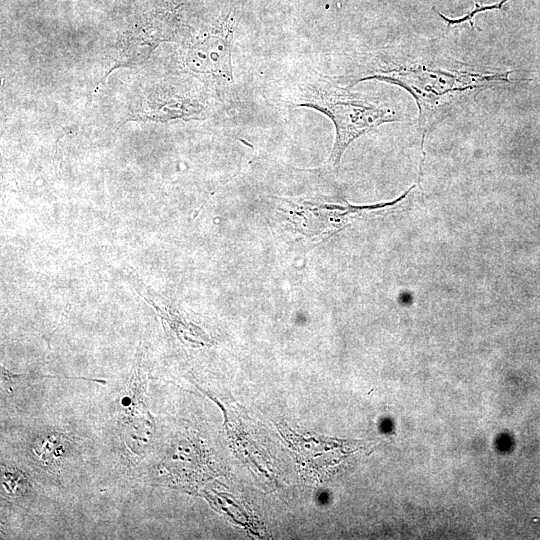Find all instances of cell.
I'll use <instances>...</instances> for the list:
<instances>
[{
    "label": "cell",
    "mask_w": 540,
    "mask_h": 540,
    "mask_svg": "<svg viewBox=\"0 0 540 540\" xmlns=\"http://www.w3.org/2000/svg\"><path fill=\"white\" fill-rule=\"evenodd\" d=\"M187 65L197 73L232 82L231 35H210L194 43L187 54Z\"/></svg>",
    "instance_id": "obj_3"
},
{
    "label": "cell",
    "mask_w": 540,
    "mask_h": 540,
    "mask_svg": "<svg viewBox=\"0 0 540 540\" xmlns=\"http://www.w3.org/2000/svg\"><path fill=\"white\" fill-rule=\"evenodd\" d=\"M65 452V443L61 435H43L33 444V453L45 464L60 459Z\"/></svg>",
    "instance_id": "obj_4"
},
{
    "label": "cell",
    "mask_w": 540,
    "mask_h": 540,
    "mask_svg": "<svg viewBox=\"0 0 540 540\" xmlns=\"http://www.w3.org/2000/svg\"><path fill=\"white\" fill-rule=\"evenodd\" d=\"M297 105L315 109L333 122L336 136L330 162L334 167L339 166L345 150L355 139L383 123L400 120L391 109L319 74L309 76L301 83Z\"/></svg>",
    "instance_id": "obj_2"
},
{
    "label": "cell",
    "mask_w": 540,
    "mask_h": 540,
    "mask_svg": "<svg viewBox=\"0 0 540 540\" xmlns=\"http://www.w3.org/2000/svg\"><path fill=\"white\" fill-rule=\"evenodd\" d=\"M2 486L9 495L19 497L27 493L29 479L22 472L6 465H2Z\"/></svg>",
    "instance_id": "obj_5"
},
{
    "label": "cell",
    "mask_w": 540,
    "mask_h": 540,
    "mask_svg": "<svg viewBox=\"0 0 540 540\" xmlns=\"http://www.w3.org/2000/svg\"><path fill=\"white\" fill-rule=\"evenodd\" d=\"M365 67L353 77V83L376 79L407 90L419 108L422 138L431 126L479 91L494 86L496 82L517 81L508 77L513 71H470L464 68L463 63L437 53L430 45L380 53L368 60Z\"/></svg>",
    "instance_id": "obj_1"
}]
</instances>
